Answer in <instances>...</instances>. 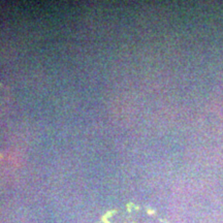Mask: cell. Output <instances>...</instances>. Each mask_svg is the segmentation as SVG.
Listing matches in <instances>:
<instances>
[{
	"mask_svg": "<svg viewBox=\"0 0 223 223\" xmlns=\"http://www.w3.org/2000/svg\"><path fill=\"white\" fill-rule=\"evenodd\" d=\"M101 223H161L155 217L140 210L114 211L105 216Z\"/></svg>",
	"mask_w": 223,
	"mask_h": 223,
	"instance_id": "1",
	"label": "cell"
}]
</instances>
